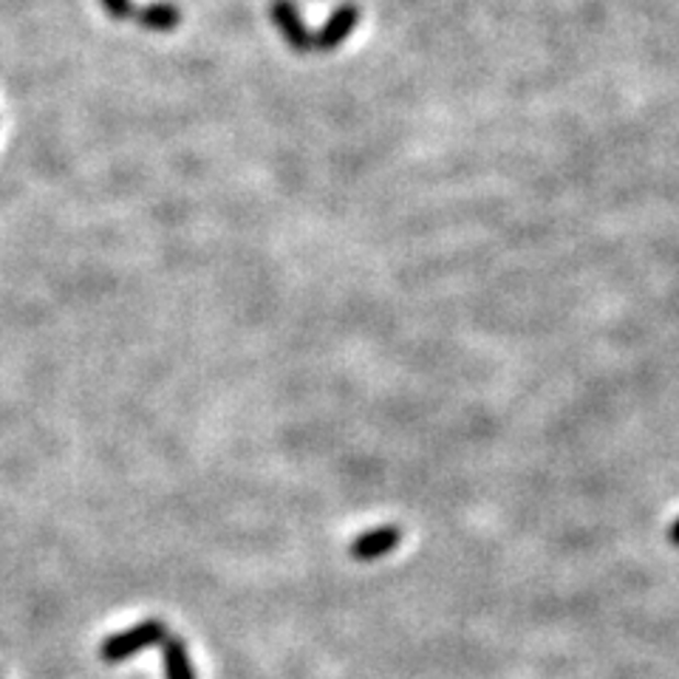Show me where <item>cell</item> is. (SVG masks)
Returning a JSON list of instances; mask_svg holds the SVG:
<instances>
[{
    "mask_svg": "<svg viewBox=\"0 0 679 679\" xmlns=\"http://www.w3.org/2000/svg\"><path fill=\"white\" fill-rule=\"evenodd\" d=\"M165 637H168V625H165L162 620H145V623L131 625L125 632L105 640L100 654L105 663H125V659H131L134 654L145 652V648L156 646V643H162Z\"/></svg>",
    "mask_w": 679,
    "mask_h": 679,
    "instance_id": "cell-1",
    "label": "cell"
},
{
    "mask_svg": "<svg viewBox=\"0 0 679 679\" xmlns=\"http://www.w3.org/2000/svg\"><path fill=\"white\" fill-rule=\"evenodd\" d=\"M399 541H403V532L399 527H377V530H369L363 535H357L354 544H351V558L354 561H377L391 555L397 550Z\"/></svg>",
    "mask_w": 679,
    "mask_h": 679,
    "instance_id": "cell-4",
    "label": "cell"
},
{
    "mask_svg": "<svg viewBox=\"0 0 679 679\" xmlns=\"http://www.w3.org/2000/svg\"><path fill=\"white\" fill-rule=\"evenodd\" d=\"M131 21L136 26L148 29V32H176V29L182 26V9L173 7V3H165V0H156V3H148V7H136Z\"/></svg>",
    "mask_w": 679,
    "mask_h": 679,
    "instance_id": "cell-5",
    "label": "cell"
},
{
    "mask_svg": "<svg viewBox=\"0 0 679 679\" xmlns=\"http://www.w3.org/2000/svg\"><path fill=\"white\" fill-rule=\"evenodd\" d=\"M357 21H360V9L357 7L346 3V7L337 9L324 23V29L312 32V52H335V48L343 46L349 41V34L354 32Z\"/></svg>",
    "mask_w": 679,
    "mask_h": 679,
    "instance_id": "cell-3",
    "label": "cell"
},
{
    "mask_svg": "<svg viewBox=\"0 0 679 679\" xmlns=\"http://www.w3.org/2000/svg\"><path fill=\"white\" fill-rule=\"evenodd\" d=\"M668 541H671L674 546H679V518L671 524V530H668Z\"/></svg>",
    "mask_w": 679,
    "mask_h": 679,
    "instance_id": "cell-8",
    "label": "cell"
},
{
    "mask_svg": "<svg viewBox=\"0 0 679 679\" xmlns=\"http://www.w3.org/2000/svg\"><path fill=\"white\" fill-rule=\"evenodd\" d=\"M100 7L105 9V14L114 18V21H131L136 12L134 0H100Z\"/></svg>",
    "mask_w": 679,
    "mask_h": 679,
    "instance_id": "cell-7",
    "label": "cell"
},
{
    "mask_svg": "<svg viewBox=\"0 0 679 679\" xmlns=\"http://www.w3.org/2000/svg\"><path fill=\"white\" fill-rule=\"evenodd\" d=\"M270 14L272 23H275L278 32H281V37L286 41V46H290L292 52H297V55H309L312 32L306 29V23H303L295 3H292V0H272Z\"/></svg>",
    "mask_w": 679,
    "mask_h": 679,
    "instance_id": "cell-2",
    "label": "cell"
},
{
    "mask_svg": "<svg viewBox=\"0 0 679 679\" xmlns=\"http://www.w3.org/2000/svg\"><path fill=\"white\" fill-rule=\"evenodd\" d=\"M162 663H165V677L168 679H195L193 663H190L184 640L179 637L162 640Z\"/></svg>",
    "mask_w": 679,
    "mask_h": 679,
    "instance_id": "cell-6",
    "label": "cell"
}]
</instances>
